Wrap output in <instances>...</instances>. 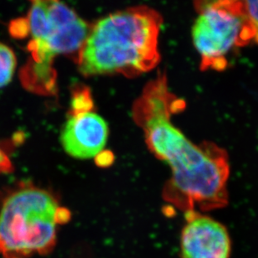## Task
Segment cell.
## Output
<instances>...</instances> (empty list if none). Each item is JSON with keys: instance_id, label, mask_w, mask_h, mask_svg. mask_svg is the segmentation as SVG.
I'll list each match as a JSON object with an SVG mask.
<instances>
[{"instance_id": "cell-1", "label": "cell", "mask_w": 258, "mask_h": 258, "mask_svg": "<svg viewBox=\"0 0 258 258\" xmlns=\"http://www.w3.org/2000/svg\"><path fill=\"white\" fill-rule=\"evenodd\" d=\"M184 106L169 92L165 75L159 74L145 87L133 112L149 149L171 170L164 199L186 212L223 208L228 204V154L210 142L196 145L173 125L171 115Z\"/></svg>"}, {"instance_id": "cell-2", "label": "cell", "mask_w": 258, "mask_h": 258, "mask_svg": "<svg viewBox=\"0 0 258 258\" xmlns=\"http://www.w3.org/2000/svg\"><path fill=\"white\" fill-rule=\"evenodd\" d=\"M161 15L147 6L112 13L98 20L82 47L77 64L86 77L121 74L137 77L160 61Z\"/></svg>"}, {"instance_id": "cell-3", "label": "cell", "mask_w": 258, "mask_h": 258, "mask_svg": "<svg viewBox=\"0 0 258 258\" xmlns=\"http://www.w3.org/2000/svg\"><path fill=\"white\" fill-rule=\"evenodd\" d=\"M70 211L52 194L32 184L10 189L0 205V253L5 257L45 255L56 242V227Z\"/></svg>"}, {"instance_id": "cell-4", "label": "cell", "mask_w": 258, "mask_h": 258, "mask_svg": "<svg viewBox=\"0 0 258 258\" xmlns=\"http://www.w3.org/2000/svg\"><path fill=\"white\" fill-rule=\"evenodd\" d=\"M27 20L31 40L25 69L42 81L56 79L53 67L58 55L70 56L77 62L92 25L60 0H30Z\"/></svg>"}, {"instance_id": "cell-5", "label": "cell", "mask_w": 258, "mask_h": 258, "mask_svg": "<svg viewBox=\"0 0 258 258\" xmlns=\"http://www.w3.org/2000/svg\"><path fill=\"white\" fill-rule=\"evenodd\" d=\"M192 28L194 45L203 71H223L234 50L255 40L241 0H229L199 13Z\"/></svg>"}, {"instance_id": "cell-6", "label": "cell", "mask_w": 258, "mask_h": 258, "mask_svg": "<svg viewBox=\"0 0 258 258\" xmlns=\"http://www.w3.org/2000/svg\"><path fill=\"white\" fill-rule=\"evenodd\" d=\"M181 235L183 258H230L231 238L222 224L196 211L185 213Z\"/></svg>"}, {"instance_id": "cell-7", "label": "cell", "mask_w": 258, "mask_h": 258, "mask_svg": "<svg viewBox=\"0 0 258 258\" xmlns=\"http://www.w3.org/2000/svg\"><path fill=\"white\" fill-rule=\"evenodd\" d=\"M107 138V122L92 112L71 115L60 135L64 151L70 156L79 159L97 157L103 151Z\"/></svg>"}, {"instance_id": "cell-8", "label": "cell", "mask_w": 258, "mask_h": 258, "mask_svg": "<svg viewBox=\"0 0 258 258\" xmlns=\"http://www.w3.org/2000/svg\"><path fill=\"white\" fill-rule=\"evenodd\" d=\"M16 56L11 48L0 43V88L12 81L16 69Z\"/></svg>"}, {"instance_id": "cell-9", "label": "cell", "mask_w": 258, "mask_h": 258, "mask_svg": "<svg viewBox=\"0 0 258 258\" xmlns=\"http://www.w3.org/2000/svg\"><path fill=\"white\" fill-rule=\"evenodd\" d=\"M93 107L94 104L89 89L85 87H77L72 94L71 115L90 112Z\"/></svg>"}, {"instance_id": "cell-10", "label": "cell", "mask_w": 258, "mask_h": 258, "mask_svg": "<svg viewBox=\"0 0 258 258\" xmlns=\"http://www.w3.org/2000/svg\"><path fill=\"white\" fill-rule=\"evenodd\" d=\"M244 12L255 34L254 42L258 44V0H241Z\"/></svg>"}, {"instance_id": "cell-11", "label": "cell", "mask_w": 258, "mask_h": 258, "mask_svg": "<svg viewBox=\"0 0 258 258\" xmlns=\"http://www.w3.org/2000/svg\"><path fill=\"white\" fill-rule=\"evenodd\" d=\"M10 33L15 38H25L30 35L27 19H19L10 25Z\"/></svg>"}, {"instance_id": "cell-12", "label": "cell", "mask_w": 258, "mask_h": 258, "mask_svg": "<svg viewBox=\"0 0 258 258\" xmlns=\"http://www.w3.org/2000/svg\"><path fill=\"white\" fill-rule=\"evenodd\" d=\"M12 162L7 153L0 147V174H8L13 171Z\"/></svg>"}, {"instance_id": "cell-13", "label": "cell", "mask_w": 258, "mask_h": 258, "mask_svg": "<svg viewBox=\"0 0 258 258\" xmlns=\"http://www.w3.org/2000/svg\"><path fill=\"white\" fill-rule=\"evenodd\" d=\"M114 161V155L110 151H102L96 157L97 165L101 167L109 166Z\"/></svg>"}, {"instance_id": "cell-14", "label": "cell", "mask_w": 258, "mask_h": 258, "mask_svg": "<svg viewBox=\"0 0 258 258\" xmlns=\"http://www.w3.org/2000/svg\"><path fill=\"white\" fill-rule=\"evenodd\" d=\"M229 0H194L195 7L197 12L201 13L207 8L227 2Z\"/></svg>"}]
</instances>
